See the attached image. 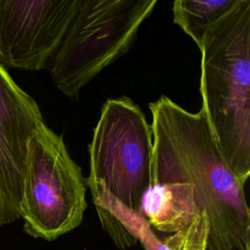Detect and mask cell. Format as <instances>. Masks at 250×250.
<instances>
[{
  "label": "cell",
  "instance_id": "7",
  "mask_svg": "<svg viewBox=\"0 0 250 250\" xmlns=\"http://www.w3.org/2000/svg\"><path fill=\"white\" fill-rule=\"evenodd\" d=\"M42 122L36 101L0 63V229L20 219L26 146Z\"/></svg>",
  "mask_w": 250,
  "mask_h": 250
},
{
  "label": "cell",
  "instance_id": "6",
  "mask_svg": "<svg viewBox=\"0 0 250 250\" xmlns=\"http://www.w3.org/2000/svg\"><path fill=\"white\" fill-rule=\"evenodd\" d=\"M81 0H0V63L47 69Z\"/></svg>",
  "mask_w": 250,
  "mask_h": 250
},
{
  "label": "cell",
  "instance_id": "3",
  "mask_svg": "<svg viewBox=\"0 0 250 250\" xmlns=\"http://www.w3.org/2000/svg\"><path fill=\"white\" fill-rule=\"evenodd\" d=\"M156 0H81L48 70L55 86L76 101L102 70L124 56Z\"/></svg>",
  "mask_w": 250,
  "mask_h": 250
},
{
  "label": "cell",
  "instance_id": "11",
  "mask_svg": "<svg viewBox=\"0 0 250 250\" xmlns=\"http://www.w3.org/2000/svg\"><path fill=\"white\" fill-rule=\"evenodd\" d=\"M208 230L206 213L200 211L189 226L162 240L171 250H206Z\"/></svg>",
  "mask_w": 250,
  "mask_h": 250
},
{
  "label": "cell",
  "instance_id": "10",
  "mask_svg": "<svg viewBox=\"0 0 250 250\" xmlns=\"http://www.w3.org/2000/svg\"><path fill=\"white\" fill-rule=\"evenodd\" d=\"M89 189L94 205L109 212L136 241L139 240L142 243L145 250H171L155 234L147 221L138 211L124 205L101 186L90 187Z\"/></svg>",
  "mask_w": 250,
  "mask_h": 250
},
{
  "label": "cell",
  "instance_id": "2",
  "mask_svg": "<svg viewBox=\"0 0 250 250\" xmlns=\"http://www.w3.org/2000/svg\"><path fill=\"white\" fill-rule=\"evenodd\" d=\"M199 92L216 143L236 178L250 175V0L237 4L206 32Z\"/></svg>",
  "mask_w": 250,
  "mask_h": 250
},
{
  "label": "cell",
  "instance_id": "1",
  "mask_svg": "<svg viewBox=\"0 0 250 250\" xmlns=\"http://www.w3.org/2000/svg\"><path fill=\"white\" fill-rule=\"evenodd\" d=\"M151 113L150 185L192 186L208 219L206 250H249L250 211L244 184L224 158L202 108L190 112L162 95Z\"/></svg>",
  "mask_w": 250,
  "mask_h": 250
},
{
  "label": "cell",
  "instance_id": "4",
  "mask_svg": "<svg viewBox=\"0 0 250 250\" xmlns=\"http://www.w3.org/2000/svg\"><path fill=\"white\" fill-rule=\"evenodd\" d=\"M86 179L62 135L42 122L28 139L20 218L28 235L53 241L83 221Z\"/></svg>",
  "mask_w": 250,
  "mask_h": 250
},
{
  "label": "cell",
  "instance_id": "12",
  "mask_svg": "<svg viewBox=\"0 0 250 250\" xmlns=\"http://www.w3.org/2000/svg\"><path fill=\"white\" fill-rule=\"evenodd\" d=\"M95 207L104 229L107 231V233L111 236V238L118 245V247L124 248L137 242L136 239L109 212L100 206Z\"/></svg>",
  "mask_w": 250,
  "mask_h": 250
},
{
  "label": "cell",
  "instance_id": "9",
  "mask_svg": "<svg viewBox=\"0 0 250 250\" xmlns=\"http://www.w3.org/2000/svg\"><path fill=\"white\" fill-rule=\"evenodd\" d=\"M238 0H177L173 2V21L200 49L207 30L225 17Z\"/></svg>",
  "mask_w": 250,
  "mask_h": 250
},
{
  "label": "cell",
  "instance_id": "5",
  "mask_svg": "<svg viewBox=\"0 0 250 250\" xmlns=\"http://www.w3.org/2000/svg\"><path fill=\"white\" fill-rule=\"evenodd\" d=\"M88 188L101 186L138 211L150 186L152 131L141 107L129 97L107 99L88 145Z\"/></svg>",
  "mask_w": 250,
  "mask_h": 250
},
{
  "label": "cell",
  "instance_id": "8",
  "mask_svg": "<svg viewBox=\"0 0 250 250\" xmlns=\"http://www.w3.org/2000/svg\"><path fill=\"white\" fill-rule=\"evenodd\" d=\"M200 211L192 186L183 182L150 185L139 207L151 228L171 233L189 226Z\"/></svg>",
  "mask_w": 250,
  "mask_h": 250
}]
</instances>
